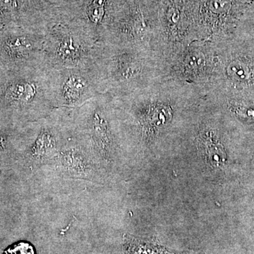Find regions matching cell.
<instances>
[{"instance_id":"obj_7","label":"cell","mask_w":254,"mask_h":254,"mask_svg":"<svg viewBox=\"0 0 254 254\" xmlns=\"http://www.w3.org/2000/svg\"><path fill=\"white\" fill-rule=\"evenodd\" d=\"M55 5L52 0H0V27L17 26L46 33L59 16Z\"/></svg>"},{"instance_id":"obj_3","label":"cell","mask_w":254,"mask_h":254,"mask_svg":"<svg viewBox=\"0 0 254 254\" xmlns=\"http://www.w3.org/2000/svg\"><path fill=\"white\" fill-rule=\"evenodd\" d=\"M23 141L17 162L27 173L53 165L70 136L66 108L23 127Z\"/></svg>"},{"instance_id":"obj_5","label":"cell","mask_w":254,"mask_h":254,"mask_svg":"<svg viewBox=\"0 0 254 254\" xmlns=\"http://www.w3.org/2000/svg\"><path fill=\"white\" fill-rule=\"evenodd\" d=\"M50 69L58 108H78L95 97L105 93L95 63L81 67Z\"/></svg>"},{"instance_id":"obj_9","label":"cell","mask_w":254,"mask_h":254,"mask_svg":"<svg viewBox=\"0 0 254 254\" xmlns=\"http://www.w3.org/2000/svg\"><path fill=\"white\" fill-rule=\"evenodd\" d=\"M202 150L204 151V156L212 163V165L221 166L222 164L226 161L227 155L222 149L221 145L209 143V142H207L205 144L204 148H202Z\"/></svg>"},{"instance_id":"obj_2","label":"cell","mask_w":254,"mask_h":254,"mask_svg":"<svg viewBox=\"0 0 254 254\" xmlns=\"http://www.w3.org/2000/svg\"><path fill=\"white\" fill-rule=\"evenodd\" d=\"M111 103L112 97L104 93L78 108H66L73 136L108 177L115 171L121 155Z\"/></svg>"},{"instance_id":"obj_1","label":"cell","mask_w":254,"mask_h":254,"mask_svg":"<svg viewBox=\"0 0 254 254\" xmlns=\"http://www.w3.org/2000/svg\"><path fill=\"white\" fill-rule=\"evenodd\" d=\"M57 108L46 65L21 70L0 68V120L23 127L47 118Z\"/></svg>"},{"instance_id":"obj_4","label":"cell","mask_w":254,"mask_h":254,"mask_svg":"<svg viewBox=\"0 0 254 254\" xmlns=\"http://www.w3.org/2000/svg\"><path fill=\"white\" fill-rule=\"evenodd\" d=\"M100 45L76 21L60 17L45 33V63L54 69L90 66Z\"/></svg>"},{"instance_id":"obj_8","label":"cell","mask_w":254,"mask_h":254,"mask_svg":"<svg viewBox=\"0 0 254 254\" xmlns=\"http://www.w3.org/2000/svg\"><path fill=\"white\" fill-rule=\"evenodd\" d=\"M49 168L54 169L55 173L62 178L81 180L95 185H103L108 177L93 161L71 131L56 160Z\"/></svg>"},{"instance_id":"obj_6","label":"cell","mask_w":254,"mask_h":254,"mask_svg":"<svg viewBox=\"0 0 254 254\" xmlns=\"http://www.w3.org/2000/svg\"><path fill=\"white\" fill-rule=\"evenodd\" d=\"M45 33L17 26L0 29V68L21 70L46 65Z\"/></svg>"}]
</instances>
